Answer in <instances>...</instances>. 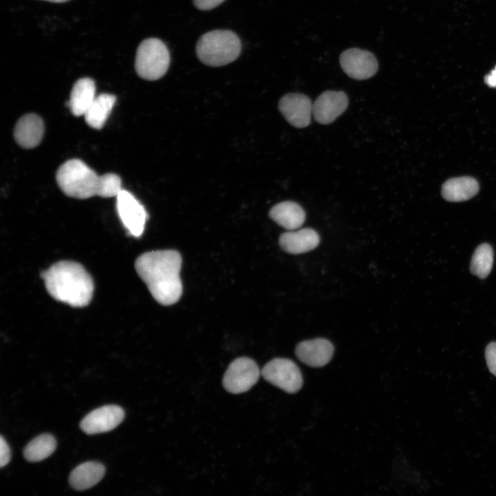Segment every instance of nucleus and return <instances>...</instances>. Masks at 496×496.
Masks as SVG:
<instances>
[{
  "label": "nucleus",
  "instance_id": "nucleus-21",
  "mask_svg": "<svg viewBox=\"0 0 496 496\" xmlns=\"http://www.w3.org/2000/svg\"><path fill=\"white\" fill-rule=\"evenodd\" d=\"M55 438L50 434H41L31 440L23 450L25 459L31 462L41 461L56 449Z\"/></svg>",
  "mask_w": 496,
  "mask_h": 496
},
{
  "label": "nucleus",
  "instance_id": "nucleus-8",
  "mask_svg": "<svg viewBox=\"0 0 496 496\" xmlns=\"http://www.w3.org/2000/svg\"><path fill=\"white\" fill-rule=\"evenodd\" d=\"M116 197V209L123 225L131 236L140 237L147 219L144 207L126 190L122 189Z\"/></svg>",
  "mask_w": 496,
  "mask_h": 496
},
{
  "label": "nucleus",
  "instance_id": "nucleus-27",
  "mask_svg": "<svg viewBox=\"0 0 496 496\" xmlns=\"http://www.w3.org/2000/svg\"><path fill=\"white\" fill-rule=\"evenodd\" d=\"M44 1H50V2H53V3H63V2L68 1L69 0H44Z\"/></svg>",
  "mask_w": 496,
  "mask_h": 496
},
{
  "label": "nucleus",
  "instance_id": "nucleus-9",
  "mask_svg": "<svg viewBox=\"0 0 496 496\" xmlns=\"http://www.w3.org/2000/svg\"><path fill=\"white\" fill-rule=\"evenodd\" d=\"M340 63L344 72L356 80L369 79L376 74L378 69V63L374 54L357 48L342 52Z\"/></svg>",
  "mask_w": 496,
  "mask_h": 496
},
{
  "label": "nucleus",
  "instance_id": "nucleus-3",
  "mask_svg": "<svg viewBox=\"0 0 496 496\" xmlns=\"http://www.w3.org/2000/svg\"><path fill=\"white\" fill-rule=\"evenodd\" d=\"M56 183L67 196L86 199L101 196L102 175L99 176L80 159H70L62 164L56 171Z\"/></svg>",
  "mask_w": 496,
  "mask_h": 496
},
{
  "label": "nucleus",
  "instance_id": "nucleus-16",
  "mask_svg": "<svg viewBox=\"0 0 496 496\" xmlns=\"http://www.w3.org/2000/svg\"><path fill=\"white\" fill-rule=\"evenodd\" d=\"M269 217L278 225L293 231L302 226L305 212L302 207L293 201H284L275 205L269 211Z\"/></svg>",
  "mask_w": 496,
  "mask_h": 496
},
{
  "label": "nucleus",
  "instance_id": "nucleus-2",
  "mask_svg": "<svg viewBox=\"0 0 496 496\" xmlns=\"http://www.w3.org/2000/svg\"><path fill=\"white\" fill-rule=\"evenodd\" d=\"M41 276L48 293L56 300L74 307H85L94 292L93 280L79 262L63 260L43 271Z\"/></svg>",
  "mask_w": 496,
  "mask_h": 496
},
{
  "label": "nucleus",
  "instance_id": "nucleus-17",
  "mask_svg": "<svg viewBox=\"0 0 496 496\" xmlns=\"http://www.w3.org/2000/svg\"><path fill=\"white\" fill-rule=\"evenodd\" d=\"M94 81L90 78L79 79L73 85L68 103L75 116H83L96 96Z\"/></svg>",
  "mask_w": 496,
  "mask_h": 496
},
{
  "label": "nucleus",
  "instance_id": "nucleus-18",
  "mask_svg": "<svg viewBox=\"0 0 496 496\" xmlns=\"http://www.w3.org/2000/svg\"><path fill=\"white\" fill-rule=\"evenodd\" d=\"M105 473V466L101 463L87 462L79 465L71 472L69 482L75 490H86L100 482Z\"/></svg>",
  "mask_w": 496,
  "mask_h": 496
},
{
  "label": "nucleus",
  "instance_id": "nucleus-11",
  "mask_svg": "<svg viewBox=\"0 0 496 496\" xmlns=\"http://www.w3.org/2000/svg\"><path fill=\"white\" fill-rule=\"evenodd\" d=\"M124 417L125 412L121 406L105 405L85 416L80 423V427L89 435L107 432L116 428Z\"/></svg>",
  "mask_w": 496,
  "mask_h": 496
},
{
  "label": "nucleus",
  "instance_id": "nucleus-4",
  "mask_svg": "<svg viewBox=\"0 0 496 496\" xmlns=\"http://www.w3.org/2000/svg\"><path fill=\"white\" fill-rule=\"evenodd\" d=\"M241 52L238 36L231 30H215L198 40L196 52L199 60L211 67H219L235 61Z\"/></svg>",
  "mask_w": 496,
  "mask_h": 496
},
{
  "label": "nucleus",
  "instance_id": "nucleus-22",
  "mask_svg": "<svg viewBox=\"0 0 496 496\" xmlns=\"http://www.w3.org/2000/svg\"><path fill=\"white\" fill-rule=\"evenodd\" d=\"M493 251L487 243L479 245L475 249L471 261V273L481 279L486 278L492 269Z\"/></svg>",
  "mask_w": 496,
  "mask_h": 496
},
{
  "label": "nucleus",
  "instance_id": "nucleus-19",
  "mask_svg": "<svg viewBox=\"0 0 496 496\" xmlns=\"http://www.w3.org/2000/svg\"><path fill=\"white\" fill-rule=\"evenodd\" d=\"M478 191L477 181L473 178L464 176L446 180L442 187V196L448 201L460 202L471 198Z\"/></svg>",
  "mask_w": 496,
  "mask_h": 496
},
{
  "label": "nucleus",
  "instance_id": "nucleus-26",
  "mask_svg": "<svg viewBox=\"0 0 496 496\" xmlns=\"http://www.w3.org/2000/svg\"><path fill=\"white\" fill-rule=\"evenodd\" d=\"M486 83L491 87H496V66L489 74L485 77Z\"/></svg>",
  "mask_w": 496,
  "mask_h": 496
},
{
  "label": "nucleus",
  "instance_id": "nucleus-10",
  "mask_svg": "<svg viewBox=\"0 0 496 496\" xmlns=\"http://www.w3.org/2000/svg\"><path fill=\"white\" fill-rule=\"evenodd\" d=\"M278 109L287 121L293 127L302 128L311 123L313 104L311 99L300 93H289L279 101Z\"/></svg>",
  "mask_w": 496,
  "mask_h": 496
},
{
  "label": "nucleus",
  "instance_id": "nucleus-23",
  "mask_svg": "<svg viewBox=\"0 0 496 496\" xmlns=\"http://www.w3.org/2000/svg\"><path fill=\"white\" fill-rule=\"evenodd\" d=\"M485 357L490 372L496 376V342L489 343L485 351Z\"/></svg>",
  "mask_w": 496,
  "mask_h": 496
},
{
  "label": "nucleus",
  "instance_id": "nucleus-20",
  "mask_svg": "<svg viewBox=\"0 0 496 496\" xmlns=\"http://www.w3.org/2000/svg\"><path fill=\"white\" fill-rule=\"evenodd\" d=\"M116 100V96L110 94L104 93L96 96L83 115L86 123L94 129H101L106 122Z\"/></svg>",
  "mask_w": 496,
  "mask_h": 496
},
{
  "label": "nucleus",
  "instance_id": "nucleus-5",
  "mask_svg": "<svg viewBox=\"0 0 496 496\" xmlns=\"http://www.w3.org/2000/svg\"><path fill=\"white\" fill-rule=\"evenodd\" d=\"M170 63V54L167 45L157 38L143 40L138 45L135 70L142 79L155 81L163 77Z\"/></svg>",
  "mask_w": 496,
  "mask_h": 496
},
{
  "label": "nucleus",
  "instance_id": "nucleus-1",
  "mask_svg": "<svg viewBox=\"0 0 496 496\" xmlns=\"http://www.w3.org/2000/svg\"><path fill=\"white\" fill-rule=\"evenodd\" d=\"M181 266V256L174 249L147 251L135 261L138 275L154 299L164 306L176 303L182 296Z\"/></svg>",
  "mask_w": 496,
  "mask_h": 496
},
{
  "label": "nucleus",
  "instance_id": "nucleus-13",
  "mask_svg": "<svg viewBox=\"0 0 496 496\" xmlns=\"http://www.w3.org/2000/svg\"><path fill=\"white\" fill-rule=\"evenodd\" d=\"M334 352L332 343L324 338H315L300 342L295 353L298 360L311 367H322L331 359Z\"/></svg>",
  "mask_w": 496,
  "mask_h": 496
},
{
  "label": "nucleus",
  "instance_id": "nucleus-15",
  "mask_svg": "<svg viewBox=\"0 0 496 496\" xmlns=\"http://www.w3.org/2000/svg\"><path fill=\"white\" fill-rule=\"evenodd\" d=\"M320 242L318 234L313 229L304 228L283 233L279 238L281 249L289 254H300L315 249Z\"/></svg>",
  "mask_w": 496,
  "mask_h": 496
},
{
  "label": "nucleus",
  "instance_id": "nucleus-7",
  "mask_svg": "<svg viewBox=\"0 0 496 496\" xmlns=\"http://www.w3.org/2000/svg\"><path fill=\"white\" fill-rule=\"evenodd\" d=\"M260 373L254 360L247 357L238 358L227 367L223 378V385L231 393H245L258 382Z\"/></svg>",
  "mask_w": 496,
  "mask_h": 496
},
{
  "label": "nucleus",
  "instance_id": "nucleus-6",
  "mask_svg": "<svg viewBox=\"0 0 496 496\" xmlns=\"http://www.w3.org/2000/svg\"><path fill=\"white\" fill-rule=\"evenodd\" d=\"M261 375L271 384L289 393L298 392L302 386L300 370L294 362L287 358H274L262 368Z\"/></svg>",
  "mask_w": 496,
  "mask_h": 496
},
{
  "label": "nucleus",
  "instance_id": "nucleus-24",
  "mask_svg": "<svg viewBox=\"0 0 496 496\" xmlns=\"http://www.w3.org/2000/svg\"><path fill=\"white\" fill-rule=\"evenodd\" d=\"M10 460V449L3 437H0V466L3 467Z\"/></svg>",
  "mask_w": 496,
  "mask_h": 496
},
{
  "label": "nucleus",
  "instance_id": "nucleus-25",
  "mask_svg": "<svg viewBox=\"0 0 496 496\" xmlns=\"http://www.w3.org/2000/svg\"><path fill=\"white\" fill-rule=\"evenodd\" d=\"M225 0H193L195 7L200 10H211L220 5Z\"/></svg>",
  "mask_w": 496,
  "mask_h": 496
},
{
  "label": "nucleus",
  "instance_id": "nucleus-14",
  "mask_svg": "<svg viewBox=\"0 0 496 496\" xmlns=\"http://www.w3.org/2000/svg\"><path fill=\"white\" fill-rule=\"evenodd\" d=\"M44 133L42 118L36 114H28L21 116L16 123L14 137L22 147L30 149L41 143Z\"/></svg>",
  "mask_w": 496,
  "mask_h": 496
},
{
  "label": "nucleus",
  "instance_id": "nucleus-12",
  "mask_svg": "<svg viewBox=\"0 0 496 496\" xmlns=\"http://www.w3.org/2000/svg\"><path fill=\"white\" fill-rule=\"evenodd\" d=\"M348 103L349 100L345 92L325 91L313 103V116L320 124H329L346 110Z\"/></svg>",
  "mask_w": 496,
  "mask_h": 496
}]
</instances>
